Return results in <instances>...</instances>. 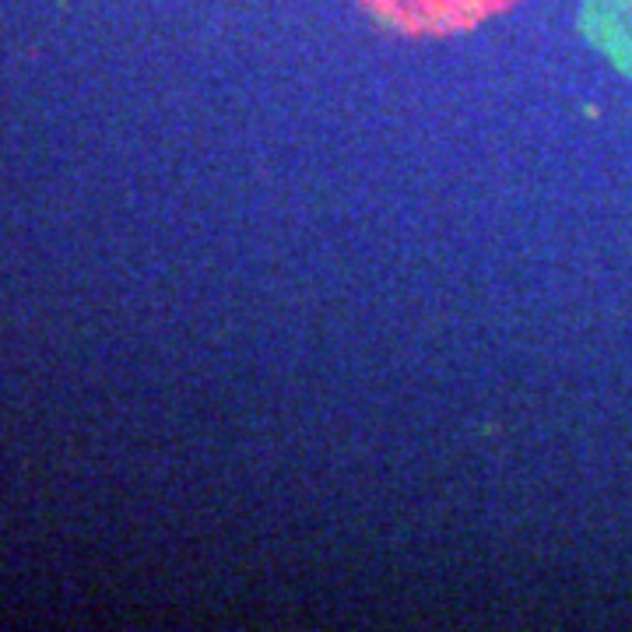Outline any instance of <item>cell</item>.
<instances>
[{
  "instance_id": "cell-1",
  "label": "cell",
  "mask_w": 632,
  "mask_h": 632,
  "mask_svg": "<svg viewBox=\"0 0 632 632\" xmlns=\"http://www.w3.org/2000/svg\"><path fill=\"white\" fill-rule=\"evenodd\" d=\"M580 29L615 71L632 78V0H580Z\"/></svg>"
}]
</instances>
